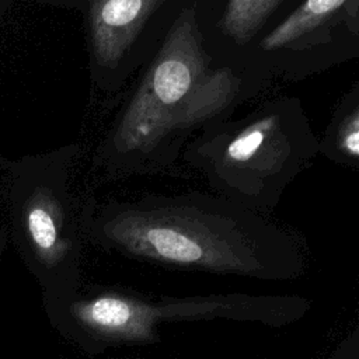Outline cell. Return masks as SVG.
I'll list each match as a JSON object with an SVG mask.
<instances>
[{
    "label": "cell",
    "mask_w": 359,
    "mask_h": 359,
    "mask_svg": "<svg viewBox=\"0 0 359 359\" xmlns=\"http://www.w3.org/2000/svg\"><path fill=\"white\" fill-rule=\"evenodd\" d=\"M273 79L215 56L205 45L195 0H185L153 57L95 146L101 181L168 174L206 128L265 94Z\"/></svg>",
    "instance_id": "6da1fadb"
},
{
    "label": "cell",
    "mask_w": 359,
    "mask_h": 359,
    "mask_svg": "<svg viewBox=\"0 0 359 359\" xmlns=\"http://www.w3.org/2000/svg\"><path fill=\"white\" fill-rule=\"evenodd\" d=\"M83 229L109 254L172 269L283 282L307 264L296 230L199 191L88 202Z\"/></svg>",
    "instance_id": "7a4b0ae2"
},
{
    "label": "cell",
    "mask_w": 359,
    "mask_h": 359,
    "mask_svg": "<svg viewBox=\"0 0 359 359\" xmlns=\"http://www.w3.org/2000/svg\"><path fill=\"white\" fill-rule=\"evenodd\" d=\"M318 154L303 104L296 97L265 100L248 114L201 132L181 158L223 196L268 216Z\"/></svg>",
    "instance_id": "3957f363"
},
{
    "label": "cell",
    "mask_w": 359,
    "mask_h": 359,
    "mask_svg": "<svg viewBox=\"0 0 359 359\" xmlns=\"http://www.w3.org/2000/svg\"><path fill=\"white\" fill-rule=\"evenodd\" d=\"M311 307L302 296H252L241 293L191 297H150L114 286H93L73 294L67 314L73 325L98 346L160 342L163 323L233 320L282 327L300 320Z\"/></svg>",
    "instance_id": "277c9868"
},
{
    "label": "cell",
    "mask_w": 359,
    "mask_h": 359,
    "mask_svg": "<svg viewBox=\"0 0 359 359\" xmlns=\"http://www.w3.org/2000/svg\"><path fill=\"white\" fill-rule=\"evenodd\" d=\"M359 56V0L297 1L245 55L273 80L299 81Z\"/></svg>",
    "instance_id": "5b68a950"
},
{
    "label": "cell",
    "mask_w": 359,
    "mask_h": 359,
    "mask_svg": "<svg viewBox=\"0 0 359 359\" xmlns=\"http://www.w3.org/2000/svg\"><path fill=\"white\" fill-rule=\"evenodd\" d=\"M184 1H87L90 74L95 90L116 95L157 52Z\"/></svg>",
    "instance_id": "8992f818"
},
{
    "label": "cell",
    "mask_w": 359,
    "mask_h": 359,
    "mask_svg": "<svg viewBox=\"0 0 359 359\" xmlns=\"http://www.w3.org/2000/svg\"><path fill=\"white\" fill-rule=\"evenodd\" d=\"M296 0H195V15L206 48L222 60L251 69L245 55Z\"/></svg>",
    "instance_id": "52a82bcc"
},
{
    "label": "cell",
    "mask_w": 359,
    "mask_h": 359,
    "mask_svg": "<svg viewBox=\"0 0 359 359\" xmlns=\"http://www.w3.org/2000/svg\"><path fill=\"white\" fill-rule=\"evenodd\" d=\"M318 154L335 164L359 168V84L355 83L339 100L324 136L318 139Z\"/></svg>",
    "instance_id": "ba28073f"
}]
</instances>
